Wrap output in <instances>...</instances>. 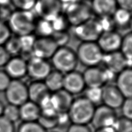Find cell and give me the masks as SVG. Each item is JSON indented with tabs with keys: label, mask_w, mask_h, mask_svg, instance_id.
Wrapping results in <instances>:
<instances>
[{
	"label": "cell",
	"mask_w": 132,
	"mask_h": 132,
	"mask_svg": "<svg viewBox=\"0 0 132 132\" xmlns=\"http://www.w3.org/2000/svg\"><path fill=\"white\" fill-rule=\"evenodd\" d=\"M8 23L11 32L16 36L21 37L32 34L34 32L36 20L34 13L31 11L18 9L12 13Z\"/></svg>",
	"instance_id": "cell-1"
},
{
	"label": "cell",
	"mask_w": 132,
	"mask_h": 132,
	"mask_svg": "<svg viewBox=\"0 0 132 132\" xmlns=\"http://www.w3.org/2000/svg\"><path fill=\"white\" fill-rule=\"evenodd\" d=\"M96 106L84 96L74 99L67 113L71 123L86 125L90 123Z\"/></svg>",
	"instance_id": "cell-2"
},
{
	"label": "cell",
	"mask_w": 132,
	"mask_h": 132,
	"mask_svg": "<svg viewBox=\"0 0 132 132\" xmlns=\"http://www.w3.org/2000/svg\"><path fill=\"white\" fill-rule=\"evenodd\" d=\"M63 10L69 24L75 27L91 19L93 13L90 5L86 2L77 0L63 6Z\"/></svg>",
	"instance_id": "cell-3"
},
{
	"label": "cell",
	"mask_w": 132,
	"mask_h": 132,
	"mask_svg": "<svg viewBox=\"0 0 132 132\" xmlns=\"http://www.w3.org/2000/svg\"><path fill=\"white\" fill-rule=\"evenodd\" d=\"M78 60L89 67H95L103 60L104 53L96 42H83L78 48Z\"/></svg>",
	"instance_id": "cell-4"
},
{
	"label": "cell",
	"mask_w": 132,
	"mask_h": 132,
	"mask_svg": "<svg viewBox=\"0 0 132 132\" xmlns=\"http://www.w3.org/2000/svg\"><path fill=\"white\" fill-rule=\"evenodd\" d=\"M51 58L52 64L56 70L65 74L73 71L78 61L76 53L65 46L58 48Z\"/></svg>",
	"instance_id": "cell-5"
},
{
	"label": "cell",
	"mask_w": 132,
	"mask_h": 132,
	"mask_svg": "<svg viewBox=\"0 0 132 132\" xmlns=\"http://www.w3.org/2000/svg\"><path fill=\"white\" fill-rule=\"evenodd\" d=\"M4 92L6 100L10 104L20 107L29 100L28 86L19 79L11 80Z\"/></svg>",
	"instance_id": "cell-6"
},
{
	"label": "cell",
	"mask_w": 132,
	"mask_h": 132,
	"mask_svg": "<svg viewBox=\"0 0 132 132\" xmlns=\"http://www.w3.org/2000/svg\"><path fill=\"white\" fill-rule=\"evenodd\" d=\"M33 9L40 19L52 22L62 13L63 6L59 0H37Z\"/></svg>",
	"instance_id": "cell-7"
},
{
	"label": "cell",
	"mask_w": 132,
	"mask_h": 132,
	"mask_svg": "<svg viewBox=\"0 0 132 132\" xmlns=\"http://www.w3.org/2000/svg\"><path fill=\"white\" fill-rule=\"evenodd\" d=\"M103 30L98 19H90L75 27V33L83 42L97 41Z\"/></svg>",
	"instance_id": "cell-8"
},
{
	"label": "cell",
	"mask_w": 132,
	"mask_h": 132,
	"mask_svg": "<svg viewBox=\"0 0 132 132\" xmlns=\"http://www.w3.org/2000/svg\"><path fill=\"white\" fill-rule=\"evenodd\" d=\"M115 110L104 104L96 107L90 123L96 129L112 127L117 118Z\"/></svg>",
	"instance_id": "cell-9"
},
{
	"label": "cell",
	"mask_w": 132,
	"mask_h": 132,
	"mask_svg": "<svg viewBox=\"0 0 132 132\" xmlns=\"http://www.w3.org/2000/svg\"><path fill=\"white\" fill-rule=\"evenodd\" d=\"M27 72L35 81H42L51 71V66L46 60L33 56L27 62Z\"/></svg>",
	"instance_id": "cell-10"
},
{
	"label": "cell",
	"mask_w": 132,
	"mask_h": 132,
	"mask_svg": "<svg viewBox=\"0 0 132 132\" xmlns=\"http://www.w3.org/2000/svg\"><path fill=\"white\" fill-rule=\"evenodd\" d=\"M122 37L118 32L112 31L103 32L99 37L97 44L104 54L118 51Z\"/></svg>",
	"instance_id": "cell-11"
},
{
	"label": "cell",
	"mask_w": 132,
	"mask_h": 132,
	"mask_svg": "<svg viewBox=\"0 0 132 132\" xmlns=\"http://www.w3.org/2000/svg\"><path fill=\"white\" fill-rule=\"evenodd\" d=\"M58 48L52 37H38L34 42L32 51L35 57L46 60L52 57Z\"/></svg>",
	"instance_id": "cell-12"
},
{
	"label": "cell",
	"mask_w": 132,
	"mask_h": 132,
	"mask_svg": "<svg viewBox=\"0 0 132 132\" xmlns=\"http://www.w3.org/2000/svg\"><path fill=\"white\" fill-rule=\"evenodd\" d=\"M82 75L88 88H102L108 82L107 71L96 66L89 67Z\"/></svg>",
	"instance_id": "cell-13"
},
{
	"label": "cell",
	"mask_w": 132,
	"mask_h": 132,
	"mask_svg": "<svg viewBox=\"0 0 132 132\" xmlns=\"http://www.w3.org/2000/svg\"><path fill=\"white\" fill-rule=\"evenodd\" d=\"M85 86L83 75L79 72L73 71L64 75L63 89L71 95L81 93Z\"/></svg>",
	"instance_id": "cell-14"
},
{
	"label": "cell",
	"mask_w": 132,
	"mask_h": 132,
	"mask_svg": "<svg viewBox=\"0 0 132 132\" xmlns=\"http://www.w3.org/2000/svg\"><path fill=\"white\" fill-rule=\"evenodd\" d=\"M102 62L104 63L107 70L115 74H118L129 67L128 61L119 51L104 54Z\"/></svg>",
	"instance_id": "cell-15"
},
{
	"label": "cell",
	"mask_w": 132,
	"mask_h": 132,
	"mask_svg": "<svg viewBox=\"0 0 132 132\" xmlns=\"http://www.w3.org/2000/svg\"><path fill=\"white\" fill-rule=\"evenodd\" d=\"M125 98L116 86L108 85L103 89L102 103L113 110L120 108Z\"/></svg>",
	"instance_id": "cell-16"
},
{
	"label": "cell",
	"mask_w": 132,
	"mask_h": 132,
	"mask_svg": "<svg viewBox=\"0 0 132 132\" xmlns=\"http://www.w3.org/2000/svg\"><path fill=\"white\" fill-rule=\"evenodd\" d=\"M5 66V72L11 78L19 79L27 74V62L22 57L9 59Z\"/></svg>",
	"instance_id": "cell-17"
},
{
	"label": "cell",
	"mask_w": 132,
	"mask_h": 132,
	"mask_svg": "<svg viewBox=\"0 0 132 132\" xmlns=\"http://www.w3.org/2000/svg\"><path fill=\"white\" fill-rule=\"evenodd\" d=\"M74 100L72 95L62 89L51 94V103L56 112H67Z\"/></svg>",
	"instance_id": "cell-18"
},
{
	"label": "cell",
	"mask_w": 132,
	"mask_h": 132,
	"mask_svg": "<svg viewBox=\"0 0 132 132\" xmlns=\"http://www.w3.org/2000/svg\"><path fill=\"white\" fill-rule=\"evenodd\" d=\"M91 8L99 18L112 17L118 8L115 0H92Z\"/></svg>",
	"instance_id": "cell-19"
},
{
	"label": "cell",
	"mask_w": 132,
	"mask_h": 132,
	"mask_svg": "<svg viewBox=\"0 0 132 132\" xmlns=\"http://www.w3.org/2000/svg\"><path fill=\"white\" fill-rule=\"evenodd\" d=\"M116 86L125 98H131L132 71L130 68H126L119 73Z\"/></svg>",
	"instance_id": "cell-20"
},
{
	"label": "cell",
	"mask_w": 132,
	"mask_h": 132,
	"mask_svg": "<svg viewBox=\"0 0 132 132\" xmlns=\"http://www.w3.org/2000/svg\"><path fill=\"white\" fill-rule=\"evenodd\" d=\"M19 107L20 119L22 122H37L41 115V109L37 104L28 100Z\"/></svg>",
	"instance_id": "cell-21"
},
{
	"label": "cell",
	"mask_w": 132,
	"mask_h": 132,
	"mask_svg": "<svg viewBox=\"0 0 132 132\" xmlns=\"http://www.w3.org/2000/svg\"><path fill=\"white\" fill-rule=\"evenodd\" d=\"M51 93H52L49 91L44 82L42 81H35L28 87L29 100L37 104Z\"/></svg>",
	"instance_id": "cell-22"
},
{
	"label": "cell",
	"mask_w": 132,
	"mask_h": 132,
	"mask_svg": "<svg viewBox=\"0 0 132 132\" xmlns=\"http://www.w3.org/2000/svg\"><path fill=\"white\" fill-rule=\"evenodd\" d=\"M63 73L58 71H51L44 79V84L51 93H54L63 89Z\"/></svg>",
	"instance_id": "cell-23"
},
{
	"label": "cell",
	"mask_w": 132,
	"mask_h": 132,
	"mask_svg": "<svg viewBox=\"0 0 132 132\" xmlns=\"http://www.w3.org/2000/svg\"><path fill=\"white\" fill-rule=\"evenodd\" d=\"M58 113L53 110L41 111V115L37 122L45 130H48L57 128V115Z\"/></svg>",
	"instance_id": "cell-24"
},
{
	"label": "cell",
	"mask_w": 132,
	"mask_h": 132,
	"mask_svg": "<svg viewBox=\"0 0 132 132\" xmlns=\"http://www.w3.org/2000/svg\"><path fill=\"white\" fill-rule=\"evenodd\" d=\"M115 25L123 28L128 26L130 22L131 13L130 11L118 8L112 16Z\"/></svg>",
	"instance_id": "cell-25"
},
{
	"label": "cell",
	"mask_w": 132,
	"mask_h": 132,
	"mask_svg": "<svg viewBox=\"0 0 132 132\" xmlns=\"http://www.w3.org/2000/svg\"><path fill=\"white\" fill-rule=\"evenodd\" d=\"M34 32L39 37H50L54 32L51 22L40 19L36 21Z\"/></svg>",
	"instance_id": "cell-26"
},
{
	"label": "cell",
	"mask_w": 132,
	"mask_h": 132,
	"mask_svg": "<svg viewBox=\"0 0 132 132\" xmlns=\"http://www.w3.org/2000/svg\"><path fill=\"white\" fill-rule=\"evenodd\" d=\"M121 52L128 61L129 67L131 65L132 58V35L131 32L128 33L122 37L121 47Z\"/></svg>",
	"instance_id": "cell-27"
},
{
	"label": "cell",
	"mask_w": 132,
	"mask_h": 132,
	"mask_svg": "<svg viewBox=\"0 0 132 132\" xmlns=\"http://www.w3.org/2000/svg\"><path fill=\"white\" fill-rule=\"evenodd\" d=\"M2 117L8 120L12 123L20 120L19 107L10 104H8L6 105H4Z\"/></svg>",
	"instance_id": "cell-28"
},
{
	"label": "cell",
	"mask_w": 132,
	"mask_h": 132,
	"mask_svg": "<svg viewBox=\"0 0 132 132\" xmlns=\"http://www.w3.org/2000/svg\"><path fill=\"white\" fill-rule=\"evenodd\" d=\"M4 45V47L9 55H16L22 51L20 38L18 36L11 37Z\"/></svg>",
	"instance_id": "cell-29"
},
{
	"label": "cell",
	"mask_w": 132,
	"mask_h": 132,
	"mask_svg": "<svg viewBox=\"0 0 132 132\" xmlns=\"http://www.w3.org/2000/svg\"><path fill=\"white\" fill-rule=\"evenodd\" d=\"M102 88H88L84 97L95 106L102 103Z\"/></svg>",
	"instance_id": "cell-30"
},
{
	"label": "cell",
	"mask_w": 132,
	"mask_h": 132,
	"mask_svg": "<svg viewBox=\"0 0 132 132\" xmlns=\"http://www.w3.org/2000/svg\"><path fill=\"white\" fill-rule=\"evenodd\" d=\"M112 128L116 132H132L131 119L122 116L117 117Z\"/></svg>",
	"instance_id": "cell-31"
},
{
	"label": "cell",
	"mask_w": 132,
	"mask_h": 132,
	"mask_svg": "<svg viewBox=\"0 0 132 132\" xmlns=\"http://www.w3.org/2000/svg\"><path fill=\"white\" fill-rule=\"evenodd\" d=\"M16 132H47L37 122H22Z\"/></svg>",
	"instance_id": "cell-32"
},
{
	"label": "cell",
	"mask_w": 132,
	"mask_h": 132,
	"mask_svg": "<svg viewBox=\"0 0 132 132\" xmlns=\"http://www.w3.org/2000/svg\"><path fill=\"white\" fill-rule=\"evenodd\" d=\"M51 22L54 32L65 31L68 26L70 25L65 15H62V13L59 15Z\"/></svg>",
	"instance_id": "cell-33"
},
{
	"label": "cell",
	"mask_w": 132,
	"mask_h": 132,
	"mask_svg": "<svg viewBox=\"0 0 132 132\" xmlns=\"http://www.w3.org/2000/svg\"><path fill=\"white\" fill-rule=\"evenodd\" d=\"M37 0H11L13 5L18 10L31 11Z\"/></svg>",
	"instance_id": "cell-34"
},
{
	"label": "cell",
	"mask_w": 132,
	"mask_h": 132,
	"mask_svg": "<svg viewBox=\"0 0 132 132\" xmlns=\"http://www.w3.org/2000/svg\"><path fill=\"white\" fill-rule=\"evenodd\" d=\"M19 37L20 38L21 46H22L21 51H32L33 45L36 39V38L34 37V35L32 34Z\"/></svg>",
	"instance_id": "cell-35"
},
{
	"label": "cell",
	"mask_w": 132,
	"mask_h": 132,
	"mask_svg": "<svg viewBox=\"0 0 132 132\" xmlns=\"http://www.w3.org/2000/svg\"><path fill=\"white\" fill-rule=\"evenodd\" d=\"M56 42L59 48L64 46L69 41V35L66 31H56L54 32L51 37Z\"/></svg>",
	"instance_id": "cell-36"
},
{
	"label": "cell",
	"mask_w": 132,
	"mask_h": 132,
	"mask_svg": "<svg viewBox=\"0 0 132 132\" xmlns=\"http://www.w3.org/2000/svg\"><path fill=\"white\" fill-rule=\"evenodd\" d=\"M120 108L121 109L122 116L126 118H132V100L131 98H125Z\"/></svg>",
	"instance_id": "cell-37"
},
{
	"label": "cell",
	"mask_w": 132,
	"mask_h": 132,
	"mask_svg": "<svg viewBox=\"0 0 132 132\" xmlns=\"http://www.w3.org/2000/svg\"><path fill=\"white\" fill-rule=\"evenodd\" d=\"M11 37V31L5 23L0 21V46L6 43Z\"/></svg>",
	"instance_id": "cell-38"
},
{
	"label": "cell",
	"mask_w": 132,
	"mask_h": 132,
	"mask_svg": "<svg viewBox=\"0 0 132 132\" xmlns=\"http://www.w3.org/2000/svg\"><path fill=\"white\" fill-rule=\"evenodd\" d=\"M57 128L64 129L68 128L71 123L67 112H59L57 115Z\"/></svg>",
	"instance_id": "cell-39"
},
{
	"label": "cell",
	"mask_w": 132,
	"mask_h": 132,
	"mask_svg": "<svg viewBox=\"0 0 132 132\" xmlns=\"http://www.w3.org/2000/svg\"><path fill=\"white\" fill-rule=\"evenodd\" d=\"M0 132H16L15 125L4 117H0Z\"/></svg>",
	"instance_id": "cell-40"
},
{
	"label": "cell",
	"mask_w": 132,
	"mask_h": 132,
	"mask_svg": "<svg viewBox=\"0 0 132 132\" xmlns=\"http://www.w3.org/2000/svg\"><path fill=\"white\" fill-rule=\"evenodd\" d=\"M66 132H92L91 128L86 125L71 123Z\"/></svg>",
	"instance_id": "cell-41"
},
{
	"label": "cell",
	"mask_w": 132,
	"mask_h": 132,
	"mask_svg": "<svg viewBox=\"0 0 132 132\" xmlns=\"http://www.w3.org/2000/svg\"><path fill=\"white\" fill-rule=\"evenodd\" d=\"M11 81V78L5 71H0V92H4Z\"/></svg>",
	"instance_id": "cell-42"
},
{
	"label": "cell",
	"mask_w": 132,
	"mask_h": 132,
	"mask_svg": "<svg viewBox=\"0 0 132 132\" xmlns=\"http://www.w3.org/2000/svg\"><path fill=\"white\" fill-rule=\"evenodd\" d=\"M12 12L9 6H0V21L4 23H5V21L8 22Z\"/></svg>",
	"instance_id": "cell-43"
},
{
	"label": "cell",
	"mask_w": 132,
	"mask_h": 132,
	"mask_svg": "<svg viewBox=\"0 0 132 132\" xmlns=\"http://www.w3.org/2000/svg\"><path fill=\"white\" fill-rule=\"evenodd\" d=\"M10 59L9 55L3 46H0V67L5 66Z\"/></svg>",
	"instance_id": "cell-44"
},
{
	"label": "cell",
	"mask_w": 132,
	"mask_h": 132,
	"mask_svg": "<svg viewBox=\"0 0 132 132\" xmlns=\"http://www.w3.org/2000/svg\"><path fill=\"white\" fill-rule=\"evenodd\" d=\"M115 1L119 8L131 12L132 9V0H115Z\"/></svg>",
	"instance_id": "cell-45"
},
{
	"label": "cell",
	"mask_w": 132,
	"mask_h": 132,
	"mask_svg": "<svg viewBox=\"0 0 132 132\" xmlns=\"http://www.w3.org/2000/svg\"><path fill=\"white\" fill-rule=\"evenodd\" d=\"M95 132H116L112 127H107L96 129Z\"/></svg>",
	"instance_id": "cell-46"
},
{
	"label": "cell",
	"mask_w": 132,
	"mask_h": 132,
	"mask_svg": "<svg viewBox=\"0 0 132 132\" xmlns=\"http://www.w3.org/2000/svg\"><path fill=\"white\" fill-rule=\"evenodd\" d=\"M11 4V0H0V6H9Z\"/></svg>",
	"instance_id": "cell-47"
},
{
	"label": "cell",
	"mask_w": 132,
	"mask_h": 132,
	"mask_svg": "<svg viewBox=\"0 0 132 132\" xmlns=\"http://www.w3.org/2000/svg\"><path fill=\"white\" fill-rule=\"evenodd\" d=\"M76 1L77 0H59V1L63 5V6L67 5L72 3V2H74Z\"/></svg>",
	"instance_id": "cell-48"
},
{
	"label": "cell",
	"mask_w": 132,
	"mask_h": 132,
	"mask_svg": "<svg viewBox=\"0 0 132 132\" xmlns=\"http://www.w3.org/2000/svg\"><path fill=\"white\" fill-rule=\"evenodd\" d=\"M4 108V105L3 104V103L0 101V117L2 116Z\"/></svg>",
	"instance_id": "cell-49"
},
{
	"label": "cell",
	"mask_w": 132,
	"mask_h": 132,
	"mask_svg": "<svg viewBox=\"0 0 132 132\" xmlns=\"http://www.w3.org/2000/svg\"><path fill=\"white\" fill-rule=\"evenodd\" d=\"M84 1H92V0H83Z\"/></svg>",
	"instance_id": "cell-50"
},
{
	"label": "cell",
	"mask_w": 132,
	"mask_h": 132,
	"mask_svg": "<svg viewBox=\"0 0 132 132\" xmlns=\"http://www.w3.org/2000/svg\"><path fill=\"white\" fill-rule=\"evenodd\" d=\"M50 132H58V131H50Z\"/></svg>",
	"instance_id": "cell-51"
}]
</instances>
